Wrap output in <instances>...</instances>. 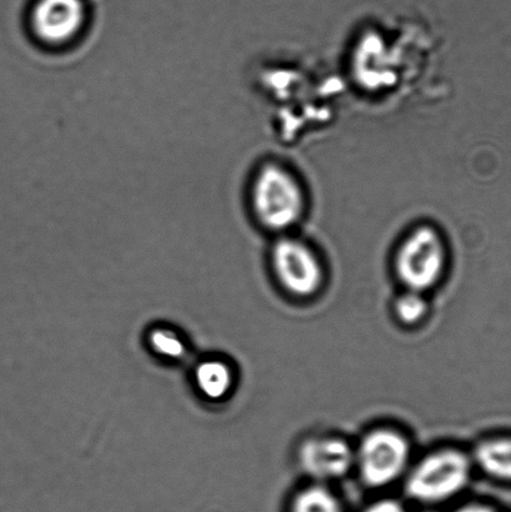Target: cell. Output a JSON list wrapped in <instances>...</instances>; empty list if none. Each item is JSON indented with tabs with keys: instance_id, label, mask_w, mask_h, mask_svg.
<instances>
[{
	"instance_id": "277c9868",
	"label": "cell",
	"mask_w": 511,
	"mask_h": 512,
	"mask_svg": "<svg viewBox=\"0 0 511 512\" xmlns=\"http://www.w3.org/2000/svg\"><path fill=\"white\" fill-rule=\"evenodd\" d=\"M412 448L398 430L379 428L369 431L355 451L363 484L372 489L385 488L402 478L410 463Z\"/></svg>"
},
{
	"instance_id": "5bb4252c",
	"label": "cell",
	"mask_w": 511,
	"mask_h": 512,
	"mask_svg": "<svg viewBox=\"0 0 511 512\" xmlns=\"http://www.w3.org/2000/svg\"><path fill=\"white\" fill-rule=\"evenodd\" d=\"M453 512H497L493 508H490V506L485 504H479V503H473V504H467L460 506L457 510H454Z\"/></svg>"
},
{
	"instance_id": "8992f818",
	"label": "cell",
	"mask_w": 511,
	"mask_h": 512,
	"mask_svg": "<svg viewBox=\"0 0 511 512\" xmlns=\"http://www.w3.org/2000/svg\"><path fill=\"white\" fill-rule=\"evenodd\" d=\"M272 266L279 284L289 294L310 298L323 286L324 270L317 254L294 238H282L272 249Z\"/></svg>"
},
{
	"instance_id": "30bf717a",
	"label": "cell",
	"mask_w": 511,
	"mask_h": 512,
	"mask_svg": "<svg viewBox=\"0 0 511 512\" xmlns=\"http://www.w3.org/2000/svg\"><path fill=\"white\" fill-rule=\"evenodd\" d=\"M479 468L493 478L511 481V439L485 440L474 450Z\"/></svg>"
},
{
	"instance_id": "7c38bea8",
	"label": "cell",
	"mask_w": 511,
	"mask_h": 512,
	"mask_svg": "<svg viewBox=\"0 0 511 512\" xmlns=\"http://www.w3.org/2000/svg\"><path fill=\"white\" fill-rule=\"evenodd\" d=\"M394 313L400 323L415 325L420 323L428 314V303L422 293L408 290L400 295L394 304Z\"/></svg>"
},
{
	"instance_id": "ba28073f",
	"label": "cell",
	"mask_w": 511,
	"mask_h": 512,
	"mask_svg": "<svg viewBox=\"0 0 511 512\" xmlns=\"http://www.w3.org/2000/svg\"><path fill=\"white\" fill-rule=\"evenodd\" d=\"M190 384L200 399L220 404L232 396L237 385V373L224 356L205 354L194 361L190 369Z\"/></svg>"
},
{
	"instance_id": "3957f363",
	"label": "cell",
	"mask_w": 511,
	"mask_h": 512,
	"mask_svg": "<svg viewBox=\"0 0 511 512\" xmlns=\"http://www.w3.org/2000/svg\"><path fill=\"white\" fill-rule=\"evenodd\" d=\"M88 23L87 0H33L27 14L30 37L48 50L72 47L82 38Z\"/></svg>"
},
{
	"instance_id": "5b68a950",
	"label": "cell",
	"mask_w": 511,
	"mask_h": 512,
	"mask_svg": "<svg viewBox=\"0 0 511 512\" xmlns=\"http://www.w3.org/2000/svg\"><path fill=\"white\" fill-rule=\"evenodd\" d=\"M447 265V249L437 230L420 227L400 244L395 255V273L405 288L418 293L434 288Z\"/></svg>"
},
{
	"instance_id": "4fadbf2b",
	"label": "cell",
	"mask_w": 511,
	"mask_h": 512,
	"mask_svg": "<svg viewBox=\"0 0 511 512\" xmlns=\"http://www.w3.org/2000/svg\"><path fill=\"white\" fill-rule=\"evenodd\" d=\"M363 512H408V510L398 500L382 499L370 504Z\"/></svg>"
},
{
	"instance_id": "8fae6325",
	"label": "cell",
	"mask_w": 511,
	"mask_h": 512,
	"mask_svg": "<svg viewBox=\"0 0 511 512\" xmlns=\"http://www.w3.org/2000/svg\"><path fill=\"white\" fill-rule=\"evenodd\" d=\"M290 512H344L343 504L327 486L310 485L294 496Z\"/></svg>"
},
{
	"instance_id": "9c48e42d",
	"label": "cell",
	"mask_w": 511,
	"mask_h": 512,
	"mask_svg": "<svg viewBox=\"0 0 511 512\" xmlns=\"http://www.w3.org/2000/svg\"><path fill=\"white\" fill-rule=\"evenodd\" d=\"M144 344L150 355L170 365L184 363L192 351L184 331L167 323L149 326L144 334Z\"/></svg>"
},
{
	"instance_id": "6da1fadb",
	"label": "cell",
	"mask_w": 511,
	"mask_h": 512,
	"mask_svg": "<svg viewBox=\"0 0 511 512\" xmlns=\"http://www.w3.org/2000/svg\"><path fill=\"white\" fill-rule=\"evenodd\" d=\"M250 208L269 232H285L303 218L305 197L292 172L275 163L264 164L250 185Z\"/></svg>"
},
{
	"instance_id": "52a82bcc",
	"label": "cell",
	"mask_w": 511,
	"mask_h": 512,
	"mask_svg": "<svg viewBox=\"0 0 511 512\" xmlns=\"http://www.w3.org/2000/svg\"><path fill=\"white\" fill-rule=\"evenodd\" d=\"M298 461L303 473L314 480H338L353 469L355 451L337 436H313L300 445Z\"/></svg>"
},
{
	"instance_id": "7a4b0ae2",
	"label": "cell",
	"mask_w": 511,
	"mask_h": 512,
	"mask_svg": "<svg viewBox=\"0 0 511 512\" xmlns=\"http://www.w3.org/2000/svg\"><path fill=\"white\" fill-rule=\"evenodd\" d=\"M472 460L458 449H442L425 456L410 471L405 494L415 503L443 504L467 488Z\"/></svg>"
}]
</instances>
